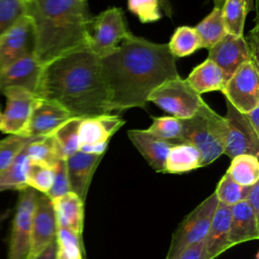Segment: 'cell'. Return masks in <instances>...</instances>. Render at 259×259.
Returning a JSON list of instances; mask_svg holds the SVG:
<instances>
[{
  "mask_svg": "<svg viewBox=\"0 0 259 259\" xmlns=\"http://www.w3.org/2000/svg\"><path fill=\"white\" fill-rule=\"evenodd\" d=\"M26 2L23 0H0V36L26 15Z\"/></svg>",
  "mask_w": 259,
  "mask_h": 259,
  "instance_id": "d590c367",
  "label": "cell"
},
{
  "mask_svg": "<svg viewBox=\"0 0 259 259\" xmlns=\"http://www.w3.org/2000/svg\"><path fill=\"white\" fill-rule=\"evenodd\" d=\"M230 224L231 206L218 203L203 240L204 259H215L222 253L230 249Z\"/></svg>",
  "mask_w": 259,
  "mask_h": 259,
  "instance_id": "d6986e66",
  "label": "cell"
},
{
  "mask_svg": "<svg viewBox=\"0 0 259 259\" xmlns=\"http://www.w3.org/2000/svg\"><path fill=\"white\" fill-rule=\"evenodd\" d=\"M159 2H160V7L165 12V14L168 17H171L172 16V8H171L170 1L169 0H159Z\"/></svg>",
  "mask_w": 259,
  "mask_h": 259,
  "instance_id": "f6af8a7d",
  "label": "cell"
},
{
  "mask_svg": "<svg viewBox=\"0 0 259 259\" xmlns=\"http://www.w3.org/2000/svg\"><path fill=\"white\" fill-rule=\"evenodd\" d=\"M148 101L158 105L171 116L185 119L194 115L205 102L185 79L180 76L169 79L156 87L149 95Z\"/></svg>",
  "mask_w": 259,
  "mask_h": 259,
  "instance_id": "52a82bcc",
  "label": "cell"
},
{
  "mask_svg": "<svg viewBox=\"0 0 259 259\" xmlns=\"http://www.w3.org/2000/svg\"><path fill=\"white\" fill-rule=\"evenodd\" d=\"M54 180V169L47 164L29 161L26 185L40 193L47 194L52 187Z\"/></svg>",
  "mask_w": 259,
  "mask_h": 259,
  "instance_id": "d6a6232c",
  "label": "cell"
},
{
  "mask_svg": "<svg viewBox=\"0 0 259 259\" xmlns=\"http://www.w3.org/2000/svg\"><path fill=\"white\" fill-rule=\"evenodd\" d=\"M167 46L170 53L175 58L189 56L202 48L201 40L196 29L186 25L176 28Z\"/></svg>",
  "mask_w": 259,
  "mask_h": 259,
  "instance_id": "83f0119b",
  "label": "cell"
},
{
  "mask_svg": "<svg viewBox=\"0 0 259 259\" xmlns=\"http://www.w3.org/2000/svg\"><path fill=\"white\" fill-rule=\"evenodd\" d=\"M34 137H22L9 135L0 141V175L12 164L22 149L31 142Z\"/></svg>",
  "mask_w": 259,
  "mask_h": 259,
  "instance_id": "e575fe53",
  "label": "cell"
},
{
  "mask_svg": "<svg viewBox=\"0 0 259 259\" xmlns=\"http://www.w3.org/2000/svg\"><path fill=\"white\" fill-rule=\"evenodd\" d=\"M194 28L200 37L202 48L206 49L213 47L228 33L223 20L222 10L217 7H213L211 12Z\"/></svg>",
  "mask_w": 259,
  "mask_h": 259,
  "instance_id": "4316f807",
  "label": "cell"
},
{
  "mask_svg": "<svg viewBox=\"0 0 259 259\" xmlns=\"http://www.w3.org/2000/svg\"><path fill=\"white\" fill-rule=\"evenodd\" d=\"M53 201L57 226L68 229L82 237L84 225V202L73 192H68Z\"/></svg>",
  "mask_w": 259,
  "mask_h": 259,
  "instance_id": "7402d4cb",
  "label": "cell"
},
{
  "mask_svg": "<svg viewBox=\"0 0 259 259\" xmlns=\"http://www.w3.org/2000/svg\"><path fill=\"white\" fill-rule=\"evenodd\" d=\"M248 187L249 186L244 187L239 185L226 173L219 181L213 193L219 203L233 206L245 199Z\"/></svg>",
  "mask_w": 259,
  "mask_h": 259,
  "instance_id": "836d02e7",
  "label": "cell"
},
{
  "mask_svg": "<svg viewBox=\"0 0 259 259\" xmlns=\"http://www.w3.org/2000/svg\"><path fill=\"white\" fill-rule=\"evenodd\" d=\"M42 67L34 54H30L0 69V92L7 87L16 86L36 95Z\"/></svg>",
  "mask_w": 259,
  "mask_h": 259,
  "instance_id": "2e32d148",
  "label": "cell"
},
{
  "mask_svg": "<svg viewBox=\"0 0 259 259\" xmlns=\"http://www.w3.org/2000/svg\"><path fill=\"white\" fill-rule=\"evenodd\" d=\"M23 1H29V0H23Z\"/></svg>",
  "mask_w": 259,
  "mask_h": 259,
  "instance_id": "f5cc1de1",
  "label": "cell"
},
{
  "mask_svg": "<svg viewBox=\"0 0 259 259\" xmlns=\"http://www.w3.org/2000/svg\"><path fill=\"white\" fill-rule=\"evenodd\" d=\"M38 191L31 187L19 190L12 224L8 259H27L30 250L31 224Z\"/></svg>",
  "mask_w": 259,
  "mask_h": 259,
  "instance_id": "9c48e42d",
  "label": "cell"
},
{
  "mask_svg": "<svg viewBox=\"0 0 259 259\" xmlns=\"http://www.w3.org/2000/svg\"><path fill=\"white\" fill-rule=\"evenodd\" d=\"M54 169V180L51 189L47 193L48 197L51 200H54L60 196L65 195L66 193L70 192L69 180L67 176L66 170V163L65 160L60 159L57 163L53 166Z\"/></svg>",
  "mask_w": 259,
  "mask_h": 259,
  "instance_id": "f35d334b",
  "label": "cell"
},
{
  "mask_svg": "<svg viewBox=\"0 0 259 259\" xmlns=\"http://www.w3.org/2000/svg\"><path fill=\"white\" fill-rule=\"evenodd\" d=\"M226 100L243 113L259 106V74L258 66L248 61L226 81L221 91Z\"/></svg>",
  "mask_w": 259,
  "mask_h": 259,
  "instance_id": "ba28073f",
  "label": "cell"
},
{
  "mask_svg": "<svg viewBox=\"0 0 259 259\" xmlns=\"http://www.w3.org/2000/svg\"><path fill=\"white\" fill-rule=\"evenodd\" d=\"M57 220L53 201L45 193H37L32 215L30 250L27 259H33L57 239Z\"/></svg>",
  "mask_w": 259,
  "mask_h": 259,
  "instance_id": "7c38bea8",
  "label": "cell"
},
{
  "mask_svg": "<svg viewBox=\"0 0 259 259\" xmlns=\"http://www.w3.org/2000/svg\"><path fill=\"white\" fill-rule=\"evenodd\" d=\"M58 249L69 259H83L82 237L74 232L58 227L57 230Z\"/></svg>",
  "mask_w": 259,
  "mask_h": 259,
  "instance_id": "8d00e7d4",
  "label": "cell"
},
{
  "mask_svg": "<svg viewBox=\"0 0 259 259\" xmlns=\"http://www.w3.org/2000/svg\"><path fill=\"white\" fill-rule=\"evenodd\" d=\"M100 65L110 111L145 108L156 87L179 76L175 57L166 44L152 42L134 34L101 57Z\"/></svg>",
  "mask_w": 259,
  "mask_h": 259,
  "instance_id": "6da1fadb",
  "label": "cell"
},
{
  "mask_svg": "<svg viewBox=\"0 0 259 259\" xmlns=\"http://www.w3.org/2000/svg\"><path fill=\"white\" fill-rule=\"evenodd\" d=\"M227 140L224 154L230 158L239 155H252L259 157V135L253 130L245 113L235 108L226 100Z\"/></svg>",
  "mask_w": 259,
  "mask_h": 259,
  "instance_id": "30bf717a",
  "label": "cell"
},
{
  "mask_svg": "<svg viewBox=\"0 0 259 259\" xmlns=\"http://www.w3.org/2000/svg\"><path fill=\"white\" fill-rule=\"evenodd\" d=\"M218 203L212 193L182 220L172 235L165 259H177L186 249L204 240Z\"/></svg>",
  "mask_w": 259,
  "mask_h": 259,
  "instance_id": "5b68a950",
  "label": "cell"
},
{
  "mask_svg": "<svg viewBox=\"0 0 259 259\" xmlns=\"http://www.w3.org/2000/svg\"><path fill=\"white\" fill-rule=\"evenodd\" d=\"M245 2H246V8H247V12L248 13L255 9L256 0H245Z\"/></svg>",
  "mask_w": 259,
  "mask_h": 259,
  "instance_id": "bcb514c9",
  "label": "cell"
},
{
  "mask_svg": "<svg viewBox=\"0 0 259 259\" xmlns=\"http://www.w3.org/2000/svg\"><path fill=\"white\" fill-rule=\"evenodd\" d=\"M30 54H34L33 28L29 17L24 15L0 36V69Z\"/></svg>",
  "mask_w": 259,
  "mask_h": 259,
  "instance_id": "4fadbf2b",
  "label": "cell"
},
{
  "mask_svg": "<svg viewBox=\"0 0 259 259\" xmlns=\"http://www.w3.org/2000/svg\"><path fill=\"white\" fill-rule=\"evenodd\" d=\"M259 238V218L251 206L242 200L231 206V224L229 234L230 248L257 240Z\"/></svg>",
  "mask_w": 259,
  "mask_h": 259,
  "instance_id": "44dd1931",
  "label": "cell"
},
{
  "mask_svg": "<svg viewBox=\"0 0 259 259\" xmlns=\"http://www.w3.org/2000/svg\"><path fill=\"white\" fill-rule=\"evenodd\" d=\"M3 190H7V189H6V188H4V187H1V186H0V191H3Z\"/></svg>",
  "mask_w": 259,
  "mask_h": 259,
  "instance_id": "f907efd6",
  "label": "cell"
},
{
  "mask_svg": "<svg viewBox=\"0 0 259 259\" xmlns=\"http://www.w3.org/2000/svg\"><path fill=\"white\" fill-rule=\"evenodd\" d=\"M212 1L214 3V7H217V8H222V6L225 2V0H212Z\"/></svg>",
  "mask_w": 259,
  "mask_h": 259,
  "instance_id": "c3c4849f",
  "label": "cell"
},
{
  "mask_svg": "<svg viewBox=\"0 0 259 259\" xmlns=\"http://www.w3.org/2000/svg\"><path fill=\"white\" fill-rule=\"evenodd\" d=\"M181 143L194 146L200 154L201 167L207 166L225 152L227 122L205 102L189 118L181 119Z\"/></svg>",
  "mask_w": 259,
  "mask_h": 259,
  "instance_id": "277c9868",
  "label": "cell"
},
{
  "mask_svg": "<svg viewBox=\"0 0 259 259\" xmlns=\"http://www.w3.org/2000/svg\"><path fill=\"white\" fill-rule=\"evenodd\" d=\"M34 36V56L42 65L87 47L91 16L86 0H29L26 2Z\"/></svg>",
  "mask_w": 259,
  "mask_h": 259,
  "instance_id": "3957f363",
  "label": "cell"
},
{
  "mask_svg": "<svg viewBox=\"0 0 259 259\" xmlns=\"http://www.w3.org/2000/svg\"><path fill=\"white\" fill-rule=\"evenodd\" d=\"M221 10L227 32L244 36L245 19L248 14L245 0H225Z\"/></svg>",
  "mask_w": 259,
  "mask_h": 259,
  "instance_id": "f1b7e54d",
  "label": "cell"
},
{
  "mask_svg": "<svg viewBox=\"0 0 259 259\" xmlns=\"http://www.w3.org/2000/svg\"><path fill=\"white\" fill-rule=\"evenodd\" d=\"M146 131L153 136L172 144L181 143L182 124L180 118L174 116L153 117L152 124Z\"/></svg>",
  "mask_w": 259,
  "mask_h": 259,
  "instance_id": "1f68e13d",
  "label": "cell"
},
{
  "mask_svg": "<svg viewBox=\"0 0 259 259\" xmlns=\"http://www.w3.org/2000/svg\"><path fill=\"white\" fill-rule=\"evenodd\" d=\"M185 80L199 95L210 91H222L226 83L223 71L209 59L195 67Z\"/></svg>",
  "mask_w": 259,
  "mask_h": 259,
  "instance_id": "603a6c76",
  "label": "cell"
},
{
  "mask_svg": "<svg viewBox=\"0 0 259 259\" xmlns=\"http://www.w3.org/2000/svg\"><path fill=\"white\" fill-rule=\"evenodd\" d=\"M124 124L118 115L102 114L82 118L79 125V147L108 144L110 138Z\"/></svg>",
  "mask_w": 259,
  "mask_h": 259,
  "instance_id": "ac0fdd59",
  "label": "cell"
},
{
  "mask_svg": "<svg viewBox=\"0 0 259 259\" xmlns=\"http://www.w3.org/2000/svg\"><path fill=\"white\" fill-rule=\"evenodd\" d=\"M256 259H258V255H256Z\"/></svg>",
  "mask_w": 259,
  "mask_h": 259,
  "instance_id": "816d5d0a",
  "label": "cell"
},
{
  "mask_svg": "<svg viewBox=\"0 0 259 259\" xmlns=\"http://www.w3.org/2000/svg\"><path fill=\"white\" fill-rule=\"evenodd\" d=\"M132 35L123 10L119 7H111L91 17L88 24L87 47L101 58Z\"/></svg>",
  "mask_w": 259,
  "mask_h": 259,
  "instance_id": "8992f818",
  "label": "cell"
},
{
  "mask_svg": "<svg viewBox=\"0 0 259 259\" xmlns=\"http://www.w3.org/2000/svg\"><path fill=\"white\" fill-rule=\"evenodd\" d=\"M56 259H69L64 253H62L59 249L57 251V256H56Z\"/></svg>",
  "mask_w": 259,
  "mask_h": 259,
  "instance_id": "7dc6e473",
  "label": "cell"
},
{
  "mask_svg": "<svg viewBox=\"0 0 259 259\" xmlns=\"http://www.w3.org/2000/svg\"><path fill=\"white\" fill-rule=\"evenodd\" d=\"M81 119L82 118L71 117L52 135L59 157L63 160H66L79 151L78 132Z\"/></svg>",
  "mask_w": 259,
  "mask_h": 259,
  "instance_id": "484cf974",
  "label": "cell"
},
{
  "mask_svg": "<svg viewBox=\"0 0 259 259\" xmlns=\"http://www.w3.org/2000/svg\"><path fill=\"white\" fill-rule=\"evenodd\" d=\"M127 8L142 23L158 21L162 16L159 0H127Z\"/></svg>",
  "mask_w": 259,
  "mask_h": 259,
  "instance_id": "74e56055",
  "label": "cell"
},
{
  "mask_svg": "<svg viewBox=\"0 0 259 259\" xmlns=\"http://www.w3.org/2000/svg\"><path fill=\"white\" fill-rule=\"evenodd\" d=\"M226 173L239 185L251 186L259 181L258 157L247 154L236 156Z\"/></svg>",
  "mask_w": 259,
  "mask_h": 259,
  "instance_id": "d4e9b609",
  "label": "cell"
},
{
  "mask_svg": "<svg viewBox=\"0 0 259 259\" xmlns=\"http://www.w3.org/2000/svg\"><path fill=\"white\" fill-rule=\"evenodd\" d=\"M29 160L24 148L17 155L12 164L0 175V186L8 189L20 190L26 187V174Z\"/></svg>",
  "mask_w": 259,
  "mask_h": 259,
  "instance_id": "4dcf8cb0",
  "label": "cell"
},
{
  "mask_svg": "<svg viewBox=\"0 0 259 259\" xmlns=\"http://www.w3.org/2000/svg\"><path fill=\"white\" fill-rule=\"evenodd\" d=\"M103 155L76 152L65 160L70 191L85 202L92 176Z\"/></svg>",
  "mask_w": 259,
  "mask_h": 259,
  "instance_id": "e0dca14e",
  "label": "cell"
},
{
  "mask_svg": "<svg viewBox=\"0 0 259 259\" xmlns=\"http://www.w3.org/2000/svg\"><path fill=\"white\" fill-rule=\"evenodd\" d=\"M127 137L153 170L165 173L167 155L174 144L161 140L146 130H131Z\"/></svg>",
  "mask_w": 259,
  "mask_h": 259,
  "instance_id": "ffe728a7",
  "label": "cell"
},
{
  "mask_svg": "<svg viewBox=\"0 0 259 259\" xmlns=\"http://www.w3.org/2000/svg\"><path fill=\"white\" fill-rule=\"evenodd\" d=\"M36 96L59 104L73 117L87 118L110 112L100 58L88 47L45 65Z\"/></svg>",
  "mask_w": 259,
  "mask_h": 259,
  "instance_id": "7a4b0ae2",
  "label": "cell"
},
{
  "mask_svg": "<svg viewBox=\"0 0 259 259\" xmlns=\"http://www.w3.org/2000/svg\"><path fill=\"white\" fill-rule=\"evenodd\" d=\"M207 59L221 68L225 81L244 63L252 61L250 49L244 36H236L230 33H227L218 44L208 49Z\"/></svg>",
  "mask_w": 259,
  "mask_h": 259,
  "instance_id": "5bb4252c",
  "label": "cell"
},
{
  "mask_svg": "<svg viewBox=\"0 0 259 259\" xmlns=\"http://www.w3.org/2000/svg\"><path fill=\"white\" fill-rule=\"evenodd\" d=\"M71 117L73 116L59 104L37 98L32 108L25 137L42 138L52 136Z\"/></svg>",
  "mask_w": 259,
  "mask_h": 259,
  "instance_id": "9a60e30c",
  "label": "cell"
},
{
  "mask_svg": "<svg viewBox=\"0 0 259 259\" xmlns=\"http://www.w3.org/2000/svg\"><path fill=\"white\" fill-rule=\"evenodd\" d=\"M257 25L254 27V29L250 32V41H247L250 53H251V58L252 61L258 66V57H257V52H258V34H257Z\"/></svg>",
  "mask_w": 259,
  "mask_h": 259,
  "instance_id": "b9f144b4",
  "label": "cell"
},
{
  "mask_svg": "<svg viewBox=\"0 0 259 259\" xmlns=\"http://www.w3.org/2000/svg\"><path fill=\"white\" fill-rule=\"evenodd\" d=\"M1 123H2V112L0 110V127H1Z\"/></svg>",
  "mask_w": 259,
  "mask_h": 259,
  "instance_id": "681fc988",
  "label": "cell"
},
{
  "mask_svg": "<svg viewBox=\"0 0 259 259\" xmlns=\"http://www.w3.org/2000/svg\"><path fill=\"white\" fill-rule=\"evenodd\" d=\"M177 259H204L203 241L186 249Z\"/></svg>",
  "mask_w": 259,
  "mask_h": 259,
  "instance_id": "60d3db41",
  "label": "cell"
},
{
  "mask_svg": "<svg viewBox=\"0 0 259 259\" xmlns=\"http://www.w3.org/2000/svg\"><path fill=\"white\" fill-rule=\"evenodd\" d=\"M24 152L31 162H37L54 166L59 157L53 136L35 138L24 147Z\"/></svg>",
  "mask_w": 259,
  "mask_h": 259,
  "instance_id": "f546056e",
  "label": "cell"
},
{
  "mask_svg": "<svg viewBox=\"0 0 259 259\" xmlns=\"http://www.w3.org/2000/svg\"><path fill=\"white\" fill-rule=\"evenodd\" d=\"M247 119L249 120L250 124L252 125L253 130L259 135V106L255 107L251 111L245 113Z\"/></svg>",
  "mask_w": 259,
  "mask_h": 259,
  "instance_id": "ee69618b",
  "label": "cell"
},
{
  "mask_svg": "<svg viewBox=\"0 0 259 259\" xmlns=\"http://www.w3.org/2000/svg\"><path fill=\"white\" fill-rule=\"evenodd\" d=\"M200 154L188 143L174 144L167 155L165 173L181 174L200 168Z\"/></svg>",
  "mask_w": 259,
  "mask_h": 259,
  "instance_id": "cb8c5ba5",
  "label": "cell"
},
{
  "mask_svg": "<svg viewBox=\"0 0 259 259\" xmlns=\"http://www.w3.org/2000/svg\"><path fill=\"white\" fill-rule=\"evenodd\" d=\"M6 97V108L2 113L0 131L25 137L28 121L37 96L21 87H7L2 92Z\"/></svg>",
  "mask_w": 259,
  "mask_h": 259,
  "instance_id": "8fae6325",
  "label": "cell"
},
{
  "mask_svg": "<svg viewBox=\"0 0 259 259\" xmlns=\"http://www.w3.org/2000/svg\"><path fill=\"white\" fill-rule=\"evenodd\" d=\"M57 251H58V243L56 239L41 253H39L33 259H56Z\"/></svg>",
  "mask_w": 259,
  "mask_h": 259,
  "instance_id": "7bdbcfd3",
  "label": "cell"
},
{
  "mask_svg": "<svg viewBox=\"0 0 259 259\" xmlns=\"http://www.w3.org/2000/svg\"><path fill=\"white\" fill-rule=\"evenodd\" d=\"M244 200L251 206L256 217L259 218V181L248 187Z\"/></svg>",
  "mask_w": 259,
  "mask_h": 259,
  "instance_id": "ab89813d",
  "label": "cell"
}]
</instances>
